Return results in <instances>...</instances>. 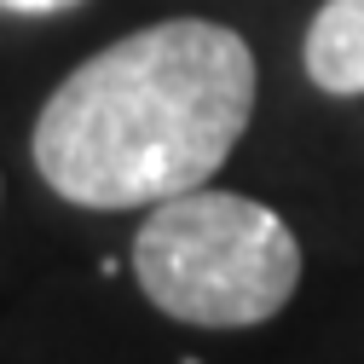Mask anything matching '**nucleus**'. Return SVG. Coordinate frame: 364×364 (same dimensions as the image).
Instances as JSON below:
<instances>
[{
  "instance_id": "obj_1",
  "label": "nucleus",
  "mask_w": 364,
  "mask_h": 364,
  "mask_svg": "<svg viewBox=\"0 0 364 364\" xmlns=\"http://www.w3.org/2000/svg\"><path fill=\"white\" fill-rule=\"evenodd\" d=\"M249 116V41L208 18H168L70 70L41 105L29 151L75 208H156L208 186Z\"/></svg>"
},
{
  "instance_id": "obj_2",
  "label": "nucleus",
  "mask_w": 364,
  "mask_h": 364,
  "mask_svg": "<svg viewBox=\"0 0 364 364\" xmlns=\"http://www.w3.org/2000/svg\"><path fill=\"white\" fill-rule=\"evenodd\" d=\"M133 278L179 324L249 330L301 289V243L266 203L197 186L151 208L133 237Z\"/></svg>"
},
{
  "instance_id": "obj_3",
  "label": "nucleus",
  "mask_w": 364,
  "mask_h": 364,
  "mask_svg": "<svg viewBox=\"0 0 364 364\" xmlns=\"http://www.w3.org/2000/svg\"><path fill=\"white\" fill-rule=\"evenodd\" d=\"M306 75L330 99L364 93V0H324L306 23Z\"/></svg>"
},
{
  "instance_id": "obj_4",
  "label": "nucleus",
  "mask_w": 364,
  "mask_h": 364,
  "mask_svg": "<svg viewBox=\"0 0 364 364\" xmlns=\"http://www.w3.org/2000/svg\"><path fill=\"white\" fill-rule=\"evenodd\" d=\"M64 6H81V0H0V12H18V18H47Z\"/></svg>"
}]
</instances>
